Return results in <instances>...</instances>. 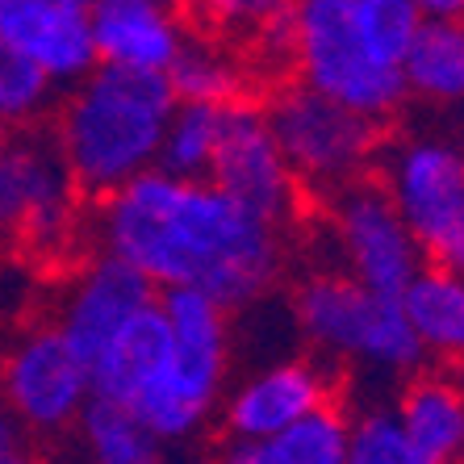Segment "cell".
Returning <instances> with one entry per match:
<instances>
[{"label": "cell", "mask_w": 464, "mask_h": 464, "mask_svg": "<svg viewBox=\"0 0 464 464\" xmlns=\"http://www.w3.org/2000/svg\"><path fill=\"white\" fill-rule=\"evenodd\" d=\"M97 235L105 256L134 268L155 293L193 289L222 310L259 302L281 276V230L209 180L139 176L105 197Z\"/></svg>", "instance_id": "1"}, {"label": "cell", "mask_w": 464, "mask_h": 464, "mask_svg": "<svg viewBox=\"0 0 464 464\" xmlns=\"http://www.w3.org/2000/svg\"><path fill=\"white\" fill-rule=\"evenodd\" d=\"M419 0H305L289 9V54L302 88L381 126L406 105V51Z\"/></svg>", "instance_id": "2"}, {"label": "cell", "mask_w": 464, "mask_h": 464, "mask_svg": "<svg viewBox=\"0 0 464 464\" xmlns=\"http://www.w3.org/2000/svg\"><path fill=\"white\" fill-rule=\"evenodd\" d=\"M172 109L176 97L163 76L97 67L80 80L59 109V130L51 139L76 193L113 197L155 172Z\"/></svg>", "instance_id": "3"}, {"label": "cell", "mask_w": 464, "mask_h": 464, "mask_svg": "<svg viewBox=\"0 0 464 464\" xmlns=\"http://www.w3.org/2000/svg\"><path fill=\"white\" fill-rule=\"evenodd\" d=\"M163 323H168V352L151 368V377L126 401L130 414H139L160 443L188 440L206 427L218 411L222 381H227V310L209 302L206 293L168 289L155 297Z\"/></svg>", "instance_id": "4"}, {"label": "cell", "mask_w": 464, "mask_h": 464, "mask_svg": "<svg viewBox=\"0 0 464 464\" xmlns=\"http://www.w3.org/2000/svg\"><path fill=\"white\" fill-rule=\"evenodd\" d=\"M293 314L302 335L326 356H343L352 364H364L385 377H406L419 372L422 356L414 339L401 297H381L356 285L352 276L323 272L297 289Z\"/></svg>", "instance_id": "5"}, {"label": "cell", "mask_w": 464, "mask_h": 464, "mask_svg": "<svg viewBox=\"0 0 464 464\" xmlns=\"http://www.w3.org/2000/svg\"><path fill=\"white\" fill-rule=\"evenodd\" d=\"M264 118L293 180L310 184L318 193H339L347 184L364 180L372 155L381 151V126L302 84L276 92Z\"/></svg>", "instance_id": "6"}, {"label": "cell", "mask_w": 464, "mask_h": 464, "mask_svg": "<svg viewBox=\"0 0 464 464\" xmlns=\"http://www.w3.org/2000/svg\"><path fill=\"white\" fill-rule=\"evenodd\" d=\"M331 227L347 259V276L381 297H401L422 272V251L377 180H356L331 201Z\"/></svg>", "instance_id": "7"}, {"label": "cell", "mask_w": 464, "mask_h": 464, "mask_svg": "<svg viewBox=\"0 0 464 464\" xmlns=\"http://www.w3.org/2000/svg\"><path fill=\"white\" fill-rule=\"evenodd\" d=\"M0 389H5V411L17 419V427L43 435L76 427L92 401L88 364L63 343L54 326H38L13 347L0 372Z\"/></svg>", "instance_id": "8"}, {"label": "cell", "mask_w": 464, "mask_h": 464, "mask_svg": "<svg viewBox=\"0 0 464 464\" xmlns=\"http://www.w3.org/2000/svg\"><path fill=\"white\" fill-rule=\"evenodd\" d=\"M206 180L268 227H281L297 209V188H302L272 139L264 109L251 101H235L222 109V139Z\"/></svg>", "instance_id": "9"}, {"label": "cell", "mask_w": 464, "mask_h": 464, "mask_svg": "<svg viewBox=\"0 0 464 464\" xmlns=\"http://www.w3.org/2000/svg\"><path fill=\"white\" fill-rule=\"evenodd\" d=\"M377 184L427 251L464 209V147L448 134H411L385 151Z\"/></svg>", "instance_id": "10"}, {"label": "cell", "mask_w": 464, "mask_h": 464, "mask_svg": "<svg viewBox=\"0 0 464 464\" xmlns=\"http://www.w3.org/2000/svg\"><path fill=\"white\" fill-rule=\"evenodd\" d=\"M0 43L51 84L76 88L97 72L92 5L84 0H0Z\"/></svg>", "instance_id": "11"}, {"label": "cell", "mask_w": 464, "mask_h": 464, "mask_svg": "<svg viewBox=\"0 0 464 464\" xmlns=\"http://www.w3.org/2000/svg\"><path fill=\"white\" fill-rule=\"evenodd\" d=\"M76 209V184L51 139L0 134V230L34 238L63 235Z\"/></svg>", "instance_id": "12"}, {"label": "cell", "mask_w": 464, "mask_h": 464, "mask_svg": "<svg viewBox=\"0 0 464 464\" xmlns=\"http://www.w3.org/2000/svg\"><path fill=\"white\" fill-rule=\"evenodd\" d=\"M155 297H160V293L142 281L134 268H126V264L113 256H97L76 281H72L54 331L92 368V360H97L142 310H151Z\"/></svg>", "instance_id": "13"}, {"label": "cell", "mask_w": 464, "mask_h": 464, "mask_svg": "<svg viewBox=\"0 0 464 464\" xmlns=\"http://www.w3.org/2000/svg\"><path fill=\"white\" fill-rule=\"evenodd\" d=\"M326 406H331V385H326L323 368L310 360H281V364L251 372L235 393H227L222 422H227L230 443H259L289 431Z\"/></svg>", "instance_id": "14"}, {"label": "cell", "mask_w": 464, "mask_h": 464, "mask_svg": "<svg viewBox=\"0 0 464 464\" xmlns=\"http://www.w3.org/2000/svg\"><path fill=\"white\" fill-rule=\"evenodd\" d=\"M188 34L180 17L160 0H97L92 5V46L97 67L168 76Z\"/></svg>", "instance_id": "15"}, {"label": "cell", "mask_w": 464, "mask_h": 464, "mask_svg": "<svg viewBox=\"0 0 464 464\" xmlns=\"http://www.w3.org/2000/svg\"><path fill=\"white\" fill-rule=\"evenodd\" d=\"M393 419L422 456L456 464L464 443V385L448 372H419L401 389Z\"/></svg>", "instance_id": "16"}, {"label": "cell", "mask_w": 464, "mask_h": 464, "mask_svg": "<svg viewBox=\"0 0 464 464\" xmlns=\"http://www.w3.org/2000/svg\"><path fill=\"white\" fill-rule=\"evenodd\" d=\"M401 310H406V323L419 339L422 356L464 364V276L422 264L411 289L401 293Z\"/></svg>", "instance_id": "17"}, {"label": "cell", "mask_w": 464, "mask_h": 464, "mask_svg": "<svg viewBox=\"0 0 464 464\" xmlns=\"http://www.w3.org/2000/svg\"><path fill=\"white\" fill-rule=\"evenodd\" d=\"M401 76H406V97L435 109H464V17L456 22L422 17Z\"/></svg>", "instance_id": "18"}, {"label": "cell", "mask_w": 464, "mask_h": 464, "mask_svg": "<svg viewBox=\"0 0 464 464\" xmlns=\"http://www.w3.org/2000/svg\"><path fill=\"white\" fill-rule=\"evenodd\" d=\"M347 414L339 406L302 419L289 431L259 443H230L222 464H343L347 456Z\"/></svg>", "instance_id": "19"}, {"label": "cell", "mask_w": 464, "mask_h": 464, "mask_svg": "<svg viewBox=\"0 0 464 464\" xmlns=\"http://www.w3.org/2000/svg\"><path fill=\"white\" fill-rule=\"evenodd\" d=\"M88 464H163V443L126 406L92 398L76 422Z\"/></svg>", "instance_id": "20"}, {"label": "cell", "mask_w": 464, "mask_h": 464, "mask_svg": "<svg viewBox=\"0 0 464 464\" xmlns=\"http://www.w3.org/2000/svg\"><path fill=\"white\" fill-rule=\"evenodd\" d=\"M218 139H222V109L176 101L172 118L163 126L155 172L172 176V180H206L218 155Z\"/></svg>", "instance_id": "21"}, {"label": "cell", "mask_w": 464, "mask_h": 464, "mask_svg": "<svg viewBox=\"0 0 464 464\" xmlns=\"http://www.w3.org/2000/svg\"><path fill=\"white\" fill-rule=\"evenodd\" d=\"M168 88H172V97L180 105H214V109H227L235 101H243V76H238V67L230 54L214 51V46L197 43L188 38L180 51V59L172 63L168 72Z\"/></svg>", "instance_id": "22"}, {"label": "cell", "mask_w": 464, "mask_h": 464, "mask_svg": "<svg viewBox=\"0 0 464 464\" xmlns=\"http://www.w3.org/2000/svg\"><path fill=\"white\" fill-rule=\"evenodd\" d=\"M51 80L38 76L13 46L0 43V134L25 130L30 121L43 118L51 105Z\"/></svg>", "instance_id": "23"}, {"label": "cell", "mask_w": 464, "mask_h": 464, "mask_svg": "<svg viewBox=\"0 0 464 464\" xmlns=\"http://www.w3.org/2000/svg\"><path fill=\"white\" fill-rule=\"evenodd\" d=\"M343 464H435L422 456L406 431L398 427L393 411H368L347 427V456Z\"/></svg>", "instance_id": "24"}, {"label": "cell", "mask_w": 464, "mask_h": 464, "mask_svg": "<svg viewBox=\"0 0 464 464\" xmlns=\"http://www.w3.org/2000/svg\"><path fill=\"white\" fill-rule=\"evenodd\" d=\"M422 259H431L435 268H448V272H456V276H464V209L452 218V227L422 251Z\"/></svg>", "instance_id": "25"}, {"label": "cell", "mask_w": 464, "mask_h": 464, "mask_svg": "<svg viewBox=\"0 0 464 464\" xmlns=\"http://www.w3.org/2000/svg\"><path fill=\"white\" fill-rule=\"evenodd\" d=\"M17 452H22V427H17V419H13V414L5 411V401H0V464L13 460Z\"/></svg>", "instance_id": "26"}, {"label": "cell", "mask_w": 464, "mask_h": 464, "mask_svg": "<svg viewBox=\"0 0 464 464\" xmlns=\"http://www.w3.org/2000/svg\"><path fill=\"white\" fill-rule=\"evenodd\" d=\"M419 13L431 22H456L464 17V0H419Z\"/></svg>", "instance_id": "27"}, {"label": "cell", "mask_w": 464, "mask_h": 464, "mask_svg": "<svg viewBox=\"0 0 464 464\" xmlns=\"http://www.w3.org/2000/svg\"><path fill=\"white\" fill-rule=\"evenodd\" d=\"M5 464H46L43 456H34V452H17L13 460H5Z\"/></svg>", "instance_id": "28"}, {"label": "cell", "mask_w": 464, "mask_h": 464, "mask_svg": "<svg viewBox=\"0 0 464 464\" xmlns=\"http://www.w3.org/2000/svg\"><path fill=\"white\" fill-rule=\"evenodd\" d=\"M456 464H464V443H460V456H456Z\"/></svg>", "instance_id": "29"}, {"label": "cell", "mask_w": 464, "mask_h": 464, "mask_svg": "<svg viewBox=\"0 0 464 464\" xmlns=\"http://www.w3.org/2000/svg\"><path fill=\"white\" fill-rule=\"evenodd\" d=\"M460 147H464V139H460Z\"/></svg>", "instance_id": "30"}]
</instances>
